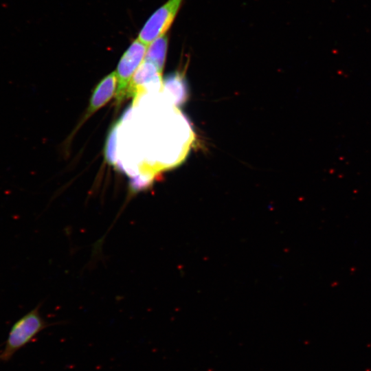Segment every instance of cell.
I'll return each instance as SVG.
<instances>
[{"instance_id":"4","label":"cell","mask_w":371,"mask_h":371,"mask_svg":"<svg viewBox=\"0 0 371 371\" xmlns=\"http://www.w3.org/2000/svg\"><path fill=\"white\" fill-rule=\"evenodd\" d=\"M161 85V72L154 64L144 60L130 81L126 98L136 99L143 88H159Z\"/></svg>"},{"instance_id":"3","label":"cell","mask_w":371,"mask_h":371,"mask_svg":"<svg viewBox=\"0 0 371 371\" xmlns=\"http://www.w3.org/2000/svg\"><path fill=\"white\" fill-rule=\"evenodd\" d=\"M183 0H168L147 20L137 38L146 45L166 32L172 25Z\"/></svg>"},{"instance_id":"6","label":"cell","mask_w":371,"mask_h":371,"mask_svg":"<svg viewBox=\"0 0 371 371\" xmlns=\"http://www.w3.org/2000/svg\"><path fill=\"white\" fill-rule=\"evenodd\" d=\"M164 88L176 106L182 105L188 98V87L183 73L177 71L167 76Z\"/></svg>"},{"instance_id":"2","label":"cell","mask_w":371,"mask_h":371,"mask_svg":"<svg viewBox=\"0 0 371 371\" xmlns=\"http://www.w3.org/2000/svg\"><path fill=\"white\" fill-rule=\"evenodd\" d=\"M147 45L138 38L135 40L124 53L118 63L116 75L117 87L115 91L117 106L126 98L130 81L137 69L144 61Z\"/></svg>"},{"instance_id":"5","label":"cell","mask_w":371,"mask_h":371,"mask_svg":"<svg viewBox=\"0 0 371 371\" xmlns=\"http://www.w3.org/2000/svg\"><path fill=\"white\" fill-rule=\"evenodd\" d=\"M117 80L115 71L111 72L100 80L92 93L82 122L111 100L116 91Z\"/></svg>"},{"instance_id":"8","label":"cell","mask_w":371,"mask_h":371,"mask_svg":"<svg viewBox=\"0 0 371 371\" xmlns=\"http://www.w3.org/2000/svg\"><path fill=\"white\" fill-rule=\"evenodd\" d=\"M118 123H115L111 128L105 146L104 156L106 162L111 166H117L116 144Z\"/></svg>"},{"instance_id":"1","label":"cell","mask_w":371,"mask_h":371,"mask_svg":"<svg viewBox=\"0 0 371 371\" xmlns=\"http://www.w3.org/2000/svg\"><path fill=\"white\" fill-rule=\"evenodd\" d=\"M47 326L38 307L23 315L12 326L4 348L0 352V361H9Z\"/></svg>"},{"instance_id":"7","label":"cell","mask_w":371,"mask_h":371,"mask_svg":"<svg viewBox=\"0 0 371 371\" xmlns=\"http://www.w3.org/2000/svg\"><path fill=\"white\" fill-rule=\"evenodd\" d=\"M167 48L168 37L166 34H164L148 45L144 60L154 64L162 72L166 61Z\"/></svg>"}]
</instances>
